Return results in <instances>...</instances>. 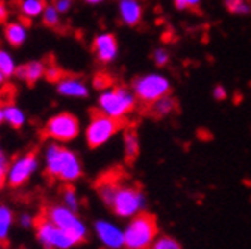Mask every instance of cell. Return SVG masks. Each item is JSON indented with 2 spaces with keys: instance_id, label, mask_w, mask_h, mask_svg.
<instances>
[{
  "instance_id": "27",
  "label": "cell",
  "mask_w": 251,
  "mask_h": 249,
  "mask_svg": "<svg viewBox=\"0 0 251 249\" xmlns=\"http://www.w3.org/2000/svg\"><path fill=\"white\" fill-rule=\"evenodd\" d=\"M151 58H152V63L157 68H166L171 63V52H169V49L160 46V48H155L152 51Z\"/></svg>"
},
{
  "instance_id": "9",
  "label": "cell",
  "mask_w": 251,
  "mask_h": 249,
  "mask_svg": "<svg viewBox=\"0 0 251 249\" xmlns=\"http://www.w3.org/2000/svg\"><path fill=\"white\" fill-rule=\"evenodd\" d=\"M144 206V194L139 186L121 183L109 204L112 212L121 218H133Z\"/></svg>"
},
{
  "instance_id": "2",
  "label": "cell",
  "mask_w": 251,
  "mask_h": 249,
  "mask_svg": "<svg viewBox=\"0 0 251 249\" xmlns=\"http://www.w3.org/2000/svg\"><path fill=\"white\" fill-rule=\"evenodd\" d=\"M136 105L138 99L135 92L126 85H109L100 90L96 100L98 112L120 121L127 118L136 109Z\"/></svg>"
},
{
  "instance_id": "7",
  "label": "cell",
  "mask_w": 251,
  "mask_h": 249,
  "mask_svg": "<svg viewBox=\"0 0 251 249\" xmlns=\"http://www.w3.org/2000/svg\"><path fill=\"white\" fill-rule=\"evenodd\" d=\"M42 132L51 142L68 143L79 136L81 124L78 116L71 112H57L45 121Z\"/></svg>"
},
{
  "instance_id": "1",
  "label": "cell",
  "mask_w": 251,
  "mask_h": 249,
  "mask_svg": "<svg viewBox=\"0 0 251 249\" xmlns=\"http://www.w3.org/2000/svg\"><path fill=\"white\" fill-rule=\"evenodd\" d=\"M42 163L45 173L51 179L66 185L76 182L84 172L79 155L58 142L47 143L42 154Z\"/></svg>"
},
{
  "instance_id": "31",
  "label": "cell",
  "mask_w": 251,
  "mask_h": 249,
  "mask_svg": "<svg viewBox=\"0 0 251 249\" xmlns=\"http://www.w3.org/2000/svg\"><path fill=\"white\" fill-rule=\"evenodd\" d=\"M227 96H229V92H227V88H226L225 85L218 84V85H215V87L212 88V97H214L217 102H223V100H226Z\"/></svg>"
},
{
  "instance_id": "14",
  "label": "cell",
  "mask_w": 251,
  "mask_h": 249,
  "mask_svg": "<svg viewBox=\"0 0 251 249\" xmlns=\"http://www.w3.org/2000/svg\"><path fill=\"white\" fill-rule=\"evenodd\" d=\"M117 12L126 27H136L144 18V5L141 0H117Z\"/></svg>"
},
{
  "instance_id": "35",
  "label": "cell",
  "mask_w": 251,
  "mask_h": 249,
  "mask_svg": "<svg viewBox=\"0 0 251 249\" xmlns=\"http://www.w3.org/2000/svg\"><path fill=\"white\" fill-rule=\"evenodd\" d=\"M6 167L5 164H0V188L6 183Z\"/></svg>"
},
{
  "instance_id": "41",
  "label": "cell",
  "mask_w": 251,
  "mask_h": 249,
  "mask_svg": "<svg viewBox=\"0 0 251 249\" xmlns=\"http://www.w3.org/2000/svg\"><path fill=\"white\" fill-rule=\"evenodd\" d=\"M0 249H3V242L2 240H0Z\"/></svg>"
},
{
  "instance_id": "8",
  "label": "cell",
  "mask_w": 251,
  "mask_h": 249,
  "mask_svg": "<svg viewBox=\"0 0 251 249\" xmlns=\"http://www.w3.org/2000/svg\"><path fill=\"white\" fill-rule=\"evenodd\" d=\"M41 167V158L36 151L23 152L9 161L6 167V183L12 188H20L36 175Z\"/></svg>"
},
{
  "instance_id": "19",
  "label": "cell",
  "mask_w": 251,
  "mask_h": 249,
  "mask_svg": "<svg viewBox=\"0 0 251 249\" xmlns=\"http://www.w3.org/2000/svg\"><path fill=\"white\" fill-rule=\"evenodd\" d=\"M123 182L117 178V176H106V178H102L98 185H96V190H98V194L99 197L103 200V203L106 206L111 204L117 190H118V186L121 185Z\"/></svg>"
},
{
  "instance_id": "3",
  "label": "cell",
  "mask_w": 251,
  "mask_h": 249,
  "mask_svg": "<svg viewBox=\"0 0 251 249\" xmlns=\"http://www.w3.org/2000/svg\"><path fill=\"white\" fill-rule=\"evenodd\" d=\"M126 249H150L159 233L155 216L147 212L135 215L124 230Z\"/></svg>"
},
{
  "instance_id": "15",
  "label": "cell",
  "mask_w": 251,
  "mask_h": 249,
  "mask_svg": "<svg viewBox=\"0 0 251 249\" xmlns=\"http://www.w3.org/2000/svg\"><path fill=\"white\" fill-rule=\"evenodd\" d=\"M47 63L42 60H30L24 65L18 66V72H17V78L28 85H33L36 82H39L41 79L45 78L47 75Z\"/></svg>"
},
{
  "instance_id": "26",
  "label": "cell",
  "mask_w": 251,
  "mask_h": 249,
  "mask_svg": "<svg viewBox=\"0 0 251 249\" xmlns=\"http://www.w3.org/2000/svg\"><path fill=\"white\" fill-rule=\"evenodd\" d=\"M41 20H42V23H44L45 27L57 28L61 24V14L55 9L54 3H47L44 12L41 15Z\"/></svg>"
},
{
  "instance_id": "36",
  "label": "cell",
  "mask_w": 251,
  "mask_h": 249,
  "mask_svg": "<svg viewBox=\"0 0 251 249\" xmlns=\"http://www.w3.org/2000/svg\"><path fill=\"white\" fill-rule=\"evenodd\" d=\"M0 164H5V166L9 164V160H8V157H6V154H5L2 146H0Z\"/></svg>"
},
{
  "instance_id": "32",
  "label": "cell",
  "mask_w": 251,
  "mask_h": 249,
  "mask_svg": "<svg viewBox=\"0 0 251 249\" xmlns=\"http://www.w3.org/2000/svg\"><path fill=\"white\" fill-rule=\"evenodd\" d=\"M9 6L6 2H3V0H0V23H6L9 21Z\"/></svg>"
},
{
  "instance_id": "20",
  "label": "cell",
  "mask_w": 251,
  "mask_h": 249,
  "mask_svg": "<svg viewBox=\"0 0 251 249\" xmlns=\"http://www.w3.org/2000/svg\"><path fill=\"white\" fill-rule=\"evenodd\" d=\"M47 0H20L18 14L25 20H36L41 18Z\"/></svg>"
},
{
  "instance_id": "39",
  "label": "cell",
  "mask_w": 251,
  "mask_h": 249,
  "mask_svg": "<svg viewBox=\"0 0 251 249\" xmlns=\"http://www.w3.org/2000/svg\"><path fill=\"white\" fill-rule=\"evenodd\" d=\"M2 124H5V121H3V105H0V126Z\"/></svg>"
},
{
  "instance_id": "17",
  "label": "cell",
  "mask_w": 251,
  "mask_h": 249,
  "mask_svg": "<svg viewBox=\"0 0 251 249\" xmlns=\"http://www.w3.org/2000/svg\"><path fill=\"white\" fill-rule=\"evenodd\" d=\"M176 109H178V103H176L175 97L168 94V96H163L160 99H157L154 103H151L150 108H148V112L154 118L162 119V118L171 116Z\"/></svg>"
},
{
  "instance_id": "18",
  "label": "cell",
  "mask_w": 251,
  "mask_h": 249,
  "mask_svg": "<svg viewBox=\"0 0 251 249\" xmlns=\"http://www.w3.org/2000/svg\"><path fill=\"white\" fill-rule=\"evenodd\" d=\"M3 121H5V124H8L9 127L20 130L25 126L27 115L17 103L11 102V103L3 105Z\"/></svg>"
},
{
  "instance_id": "5",
  "label": "cell",
  "mask_w": 251,
  "mask_h": 249,
  "mask_svg": "<svg viewBox=\"0 0 251 249\" xmlns=\"http://www.w3.org/2000/svg\"><path fill=\"white\" fill-rule=\"evenodd\" d=\"M130 88L135 92L138 102L150 106L157 99L171 94L172 84L171 79L160 72H148L133 78Z\"/></svg>"
},
{
  "instance_id": "13",
  "label": "cell",
  "mask_w": 251,
  "mask_h": 249,
  "mask_svg": "<svg viewBox=\"0 0 251 249\" xmlns=\"http://www.w3.org/2000/svg\"><path fill=\"white\" fill-rule=\"evenodd\" d=\"M94 233H96L99 242L108 249H120L124 246V231L111 221H96L94 223Z\"/></svg>"
},
{
  "instance_id": "34",
  "label": "cell",
  "mask_w": 251,
  "mask_h": 249,
  "mask_svg": "<svg viewBox=\"0 0 251 249\" xmlns=\"http://www.w3.org/2000/svg\"><path fill=\"white\" fill-rule=\"evenodd\" d=\"M172 3H174V6H175L176 11H187V9H190L187 0H172Z\"/></svg>"
},
{
  "instance_id": "23",
  "label": "cell",
  "mask_w": 251,
  "mask_h": 249,
  "mask_svg": "<svg viewBox=\"0 0 251 249\" xmlns=\"http://www.w3.org/2000/svg\"><path fill=\"white\" fill-rule=\"evenodd\" d=\"M18 66L20 65L17 63V58L12 55V52L5 48H0V72L5 75L6 79L17 78Z\"/></svg>"
},
{
  "instance_id": "42",
  "label": "cell",
  "mask_w": 251,
  "mask_h": 249,
  "mask_svg": "<svg viewBox=\"0 0 251 249\" xmlns=\"http://www.w3.org/2000/svg\"><path fill=\"white\" fill-rule=\"evenodd\" d=\"M52 2H54V0H52Z\"/></svg>"
},
{
  "instance_id": "38",
  "label": "cell",
  "mask_w": 251,
  "mask_h": 249,
  "mask_svg": "<svg viewBox=\"0 0 251 249\" xmlns=\"http://www.w3.org/2000/svg\"><path fill=\"white\" fill-rule=\"evenodd\" d=\"M82 2L87 3V5H91V6H96V5H100V3L106 2V0H82Z\"/></svg>"
},
{
  "instance_id": "28",
  "label": "cell",
  "mask_w": 251,
  "mask_h": 249,
  "mask_svg": "<svg viewBox=\"0 0 251 249\" xmlns=\"http://www.w3.org/2000/svg\"><path fill=\"white\" fill-rule=\"evenodd\" d=\"M150 249H181V245L172 237H160L154 240Z\"/></svg>"
},
{
  "instance_id": "40",
  "label": "cell",
  "mask_w": 251,
  "mask_h": 249,
  "mask_svg": "<svg viewBox=\"0 0 251 249\" xmlns=\"http://www.w3.org/2000/svg\"><path fill=\"white\" fill-rule=\"evenodd\" d=\"M8 79L5 78V75L2 73V72H0V87H3L5 85V82H6Z\"/></svg>"
},
{
  "instance_id": "22",
  "label": "cell",
  "mask_w": 251,
  "mask_h": 249,
  "mask_svg": "<svg viewBox=\"0 0 251 249\" xmlns=\"http://www.w3.org/2000/svg\"><path fill=\"white\" fill-rule=\"evenodd\" d=\"M123 142H124L126 160H127L129 163H133L138 158V155H139V137H138L136 130H133V129L126 130Z\"/></svg>"
},
{
  "instance_id": "11",
  "label": "cell",
  "mask_w": 251,
  "mask_h": 249,
  "mask_svg": "<svg viewBox=\"0 0 251 249\" xmlns=\"http://www.w3.org/2000/svg\"><path fill=\"white\" fill-rule=\"evenodd\" d=\"M91 49L94 58L103 66L112 65L120 54V45L117 36L111 32H100L98 35H94L91 41Z\"/></svg>"
},
{
  "instance_id": "10",
  "label": "cell",
  "mask_w": 251,
  "mask_h": 249,
  "mask_svg": "<svg viewBox=\"0 0 251 249\" xmlns=\"http://www.w3.org/2000/svg\"><path fill=\"white\" fill-rule=\"evenodd\" d=\"M35 236L42 249H71L76 246L75 240L68 233L47 220L44 215L39 216L36 221Z\"/></svg>"
},
{
  "instance_id": "25",
  "label": "cell",
  "mask_w": 251,
  "mask_h": 249,
  "mask_svg": "<svg viewBox=\"0 0 251 249\" xmlns=\"http://www.w3.org/2000/svg\"><path fill=\"white\" fill-rule=\"evenodd\" d=\"M60 199H61V204H63V206H66V207H69V209L78 212L81 202H79V196H78L76 190L74 188L72 185H66L65 188L61 190Z\"/></svg>"
},
{
  "instance_id": "30",
  "label": "cell",
  "mask_w": 251,
  "mask_h": 249,
  "mask_svg": "<svg viewBox=\"0 0 251 249\" xmlns=\"http://www.w3.org/2000/svg\"><path fill=\"white\" fill-rule=\"evenodd\" d=\"M54 6L55 9L61 14V15H66L71 12V9L74 8V0H54Z\"/></svg>"
},
{
  "instance_id": "16",
  "label": "cell",
  "mask_w": 251,
  "mask_h": 249,
  "mask_svg": "<svg viewBox=\"0 0 251 249\" xmlns=\"http://www.w3.org/2000/svg\"><path fill=\"white\" fill-rule=\"evenodd\" d=\"M3 38L12 48L23 46L28 39V27L21 20H9L3 27Z\"/></svg>"
},
{
  "instance_id": "24",
  "label": "cell",
  "mask_w": 251,
  "mask_h": 249,
  "mask_svg": "<svg viewBox=\"0 0 251 249\" xmlns=\"http://www.w3.org/2000/svg\"><path fill=\"white\" fill-rule=\"evenodd\" d=\"M225 9L236 17L251 15V2L250 0H223Z\"/></svg>"
},
{
  "instance_id": "29",
  "label": "cell",
  "mask_w": 251,
  "mask_h": 249,
  "mask_svg": "<svg viewBox=\"0 0 251 249\" xmlns=\"http://www.w3.org/2000/svg\"><path fill=\"white\" fill-rule=\"evenodd\" d=\"M36 221H38V218H35L33 215L28 213V212H23L21 215H18V220H17L18 226H20L21 228H24V230L35 228Z\"/></svg>"
},
{
  "instance_id": "21",
  "label": "cell",
  "mask_w": 251,
  "mask_h": 249,
  "mask_svg": "<svg viewBox=\"0 0 251 249\" xmlns=\"http://www.w3.org/2000/svg\"><path fill=\"white\" fill-rule=\"evenodd\" d=\"M14 224H15L14 210L8 204L0 203V240L3 243L9 240Z\"/></svg>"
},
{
  "instance_id": "33",
  "label": "cell",
  "mask_w": 251,
  "mask_h": 249,
  "mask_svg": "<svg viewBox=\"0 0 251 249\" xmlns=\"http://www.w3.org/2000/svg\"><path fill=\"white\" fill-rule=\"evenodd\" d=\"M45 78L47 79H50V81H58L61 76H60V70L57 69V68H48L47 69V75H45Z\"/></svg>"
},
{
  "instance_id": "4",
  "label": "cell",
  "mask_w": 251,
  "mask_h": 249,
  "mask_svg": "<svg viewBox=\"0 0 251 249\" xmlns=\"http://www.w3.org/2000/svg\"><path fill=\"white\" fill-rule=\"evenodd\" d=\"M42 215L47 218V220H50L52 224H55L58 228L68 233L75 240L76 245L87 240L88 228H87L85 223L81 220L78 212L63 206L61 203H55V204L47 206Z\"/></svg>"
},
{
  "instance_id": "12",
  "label": "cell",
  "mask_w": 251,
  "mask_h": 249,
  "mask_svg": "<svg viewBox=\"0 0 251 249\" xmlns=\"http://www.w3.org/2000/svg\"><path fill=\"white\" fill-rule=\"evenodd\" d=\"M55 91L57 94L65 99H88L90 97V85L78 76H61L55 81Z\"/></svg>"
},
{
  "instance_id": "37",
  "label": "cell",
  "mask_w": 251,
  "mask_h": 249,
  "mask_svg": "<svg viewBox=\"0 0 251 249\" xmlns=\"http://www.w3.org/2000/svg\"><path fill=\"white\" fill-rule=\"evenodd\" d=\"M188 2V6H190V9H198L202 3V0H187Z\"/></svg>"
},
{
  "instance_id": "6",
  "label": "cell",
  "mask_w": 251,
  "mask_h": 249,
  "mask_svg": "<svg viewBox=\"0 0 251 249\" xmlns=\"http://www.w3.org/2000/svg\"><path fill=\"white\" fill-rule=\"evenodd\" d=\"M123 129V121L114 119L100 112H93L84 132L85 142L91 149H96L108 143Z\"/></svg>"
}]
</instances>
